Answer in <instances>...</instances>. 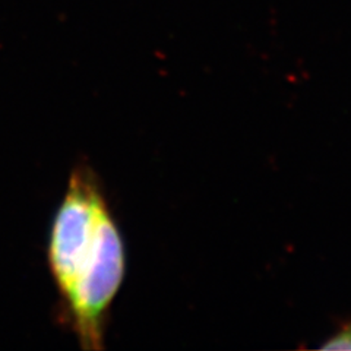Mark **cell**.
Masks as SVG:
<instances>
[{
	"label": "cell",
	"mask_w": 351,
	"mask_h": 351,
	"mask_svg": "<svg viewBox=\"0 0 351 351\" xmlns=\"http://www.w3.org/2000/svg\"><path fill=\"white\" fill-rule=\"evenodd\" d=\"M322 350H351V322L344 325L337 334L321 346Z\"/></svg>",
	"instance_id": "cell-2"
},
{
	"label": "cell",
	"mask_w": 351,
	"mask_h": 351,
	"mask_svg": "<svg viewBox=\"0 0 351 351\" xmlns=\"http://www.w3.org/2000/svg\"><path fill=\"white\" fill-rule=\"evenodd\" d=\"M108 214L107 202L93 173L86 169L73 171L54 217L49 241V265L63 298L94 252Z\"/></svg>",
	"instance_id": "cell-1"
}]
</instances>
